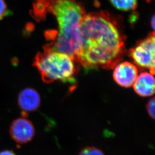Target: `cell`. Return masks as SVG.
Returning <instances> with one entry per match:
<instances>
[{
	"mask_svg": "<svg viewBox=\"0 0 155 155\" xmlns=\"http://www.w3.org/2000/svg\"><path fill=\"white\" fill-rule=\"evenodd\" d=\"M124 42L119 22L110 13L100 11L86 14L80 25L76 62L86 71L113 68L126 52Z\"/></svg>",
	"mask_w": 155,
	"mask_h": 155,
	"instance_id": "obj_1",
	"label": "cell"
},
{
	"mask_svg": "<svg viewBox=\"0 0 155 155\" xmlns=\"http://www.w3.org/2000/svg\"><path fill=\"white\" fill-rule=\"evenodd\" d=\"M52 14L58 25V30L46 33L48 44L52 48L74 59L79 48V28L86 15L83 5L78 0H34L32 16L42 20L47 14Z\"/></svg>",
	"mask_w": 155,
	"mask_h": 155,
	"instance_id": "obj_2",
	"label": "cell"
},
{
	"mask_svg": "<svg viewBox=\"0 0 155 155\" xmlns=\"http://www.w3.org/2000/svg\"><path fill=\"white\" fill-rule=\"evenodd\" d=\"M75 62L72 57L47 44L43 47V51L35 56L33 64L44 82L50 84L59 81L74 84L78 72Z\"/></svg>",
	"mask_w": 155,
	"mask_h": 155,
	"instance_id": "obj_3",
	"label": "cell"
},
{
	"mask_svg": "<svg viewBox=\"0 0 155 155\" xmlns=\"http://www.w3.org/2000/svg\"><path fill=\"white\" fill-rule=\"evenodd\" d=\"M155 33H151L146 38L139 41L135 47L129 51L136 66L141 69H147L155 74Z\"/></svg>",
	"mask_w": 155,
	"mask_h": 155,
	"instance_id": "obj_4",
	"label": "cell"
},
{
	"mask_svg": "<svg viewBox=\"0 0 155 155\" xmlns=\"http://www.w3.org/2000/svg\"><path fill=\"white\" fill-rule=\"evenodd\" d=\"M11 137L19 144H25L34 138L35 130L33 124L26 117H20L12 122L10 128Z\"/></svg>",
	"mask_w": 155,
	"mask_h": 155,
	"instance_id": "obj_5",
	"label": "cell"
},
{
	"mask_svg": "<svg viewBox=\"0 0 155 155\" xmlns=\"http://www.w3.org/2000/svg\"><path fill=\"white\" fill-rule=\"evenodd\" d=\"M138 75L137 67L130 62H120L114 67V79L118 85L123 87L133 86Z\"/></svg>",
	"mask_w": 155,
	"mask_h": 155,
	"instance_id": "obj_6",
	"label": "cell"
},
{
	"mask_svg": "<svg viewBox=\"0 0 155 155\" xmlns=\"http://www.w3.org/2000/svg\"><path fill=\"white\" fill-rule=\"evenodd\" d=\"M19 108L23 112V114L33 112L38 110L41 104L39 94L32 88H26L21 91L18 98Z\"/></svg>",
	"mask_w": 155,
	"mask_h": 155,
	"instance_id": "obj_7",
	"label": "cell"
},
{
	"mask_svg": "<svg viewBox=\"0 0 155 155\" xmlns=\"http://www.w3.org/2000/svg\"><path fill=\"white\" fill-rule=\"evenodd\" d=\"M155 84L154 75L149 72H143L137 76L133 87L138 95L146 97L154 95Z\"/></svg>",
	"mask_w": 155,
	"mask_h": 155,
	"instance_id": "obj_8",
	"label": "cell"
},
{
	"mask_svg": "<svg viewBox=\"0 0 155 155\" xmlns=\"http://www.w3.org/2000/svg\"><path fill=\"white\" fill-rule=\"evenodd\" d=\"M116 9L122 11L135 10L137 6V0H110Z\"/></svg>",
	"mask_w": 155,
	"mask_h": 155,
	"instance_id": "obj_9",
	"label": "cell"
},
{
	"mask_svg": "<svg viewBox=\"0 0 155 155\" xmlns=\"http://www.w3.org/2000/svg\"><path fill=\"white\" fill-rule=\"evenodd\" d=\"M78 155H105L103 151L93 146L86 147L79 152Z\"/></svg>",
	"mask_w": 155,
	"mask_h": 155,
	"instance_id": "obj_10",
	"label": "cell"
},
{
	"mask_svg": "<svg viewBox=\"0 0 155 155\" xmlns=\"http://www.w3.org/2000/svg\"><path fill=\"white\" fill-rule=\"evenodd\" d=\"M155 100L154 97L149 101L146 104V110L148 115L153 120H155Z\"/></svg>",
	"mask_w": 155,
	"mask_h": 155,
	"instance_id": "obj_11",
	"label": "cell"
},
{
	"mask_svg": "<svg viewBox=\"0 0 155 155\" xmlns=\"http://www.w3.org/2000/svg\"><path fill=\"white\" fill-rule=\"evenodd\" d=\"M7 8L6 3L4 0H0V20L3 19V18L7 14Z\"/></svg>",
	"mask_w": 155,
	"mask_h": 155,
	"instance_id": "obj_12",
	"label": "cell"
},
{
	"mask_svg": "<svg viewBox=\"0 0 155 155\" xmlns=\"http://www.w3.org/2000/svg\"><path fill=\"white\" fill-rule=\"evenodd\" d=\"M0 155H16L11 150H4L0 152Z\"/></svg>",
	"mask_w": 155,
	"mask_h": 155,
	"instance_id": "obj_13",
	"label": "cell"
},
{
	"mask_svg": "<svg viewBox=\"0 0 155 155\" xmlns=\"http://www.w3.org/2000/svg\"><path fill=\"white\" fill-rule=\"evenodd\" d=\"M155 16L154 15V16L152 17V18H151V26H152V27L153 29H155Z\"/></svg>",
	"mask_w": 155,
	"mask_h": 155,
	"instance_id": "obj_14",
	"label": "cell"
},
{
	"mask_svg": "<svg viewBox=\"0 0 155 155\" xmlns=\"http://www.w3.org/2000/svg\"><path fill=\"white\" fill-rule=\"evenodd\" d=\"M151 1V0H147V1L148 2H150Z\"/></svg>",
	"mask_w": 155,
	"mask_h": 155,
	"instance_id": "obj_15",
	"label": "cell"
}]
</instances>
